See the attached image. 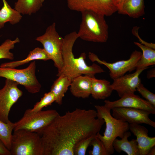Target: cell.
Wrapping results in <instances>:
<instances>
[{"label": "cell", "instance_id": "1", "mask_svg": "<svg viewBox=\"0 0 155 155\" xmlns=\"http://www.w3.org/2000/svg\"><path fill=\"white\" fill-rule=\"evenodd\" d=\"M104 123L93 109L77 108L59 114L39 134L44 155H74L76 144L95 136Z\"/></svg>", "mask_w": 155, "mask_h": 155}, {"label": "cell", "instance_id": "2", "mask_svg": "<svg viewBox=\"0 0 155 155\" xmlns=\"http://www.w3.org/2000/svg\"><path fill=\"white\" fill-rule=\"evenodd\" d=\"M78 38L77 32L75 31L67 34L63 38L62 51L63 65L61 70L57 75V76L63 74L72 80L80 75L92 77L96 74L104 72L100 66L95 63L88 65L85 61V53H81L78 58L75 57L72 51L73 48Z\"/></svg>", "mask_w": 155, "mask_h": 155}, {"label": "cell", "instance_id": "3", "mask_svg": "<svg viewBox=\"0 0 155 155\" xmlns=\"http://www.w3.org/2000/svg\"><path fill=\"white\" fill-rule=\"evenodd\" d=\"M82 21L77 35L85 41L104 43L108 38V26L104 16L90 10L81 12Z\"/></svg>", "mask_w": 155, "mask_h": 155}, {"label": "cell", "instance_id": "4", "mask_svg": "<svg viewBox=\"0 0 155 155\" xmlns=\"http://www.w3.org/2000/svg\"><path fill=\"white\" fill-rule=\"evenodd\" d=\"M97 113V117L103 119L106 124V128L103 135L99 132L96 136L103 142L107 150L110 154H113L115 150L113 143L119 137L121 139L125 132L129 130V124L127 122L117 119L111 115V110L104 106L95 105Z\"/></svg>", "mask_w": 155, "mask_h": 155}, {"label": "cell", "instance_id": "5", "mask_svg": "<svg viewBox=\"0 0 155 155\" xmlns=\"http://www.w3.org/2000/svg\"><path fill=\"white\" fill-rule=\"evenodd\" d=\"M11 155H44L40 135L23 129L13 130Z\"/></svg>", "mask_w": 155, "mask_h": 155}, {"label": "cell", "instance_id": "6", "mask_svg": "<svg viewBox=\"0 0 155 155\" xmlns=\"http://www.w3.org/2000/svg\"><path fill=\"white\" fill-rule=\"evenodd\" d=\"M36 40L42 44L43 49L57 68L58 73L59 72L63 65L62 55L63 38L56 31L55 23L53 22L48 27L44 34L37 37Z\"/></svg>", "mask_w": 155, "mask_h": 155}, {"label": "cell", "instance_id": "7", "mask_svg": "<svg viewBox=\"0 0 155 155\" xmlns=\"http://www.w3.org/2000/svg\"><path fill=\"white\" fill-rule=\"evenodd\" d=\"M59 114L54 109L42 110L36 112H31L29 109H27L22 117L14 123L13 130L23 129L39 134Z\"/></svg>", "mask_w": 155, "mask_h": 155}, {"label": "cell", "instance_id": "8", "mask_svg": "<svg viewBox=\"0 0 155 155\" xmlns=\"http://www.w3.org/2000/svg\"><path fill=\"white\" fill-rule=\"evenodd\" d=\"M36 63L31 62L22 69L0 67V77L12 80L24 86L29 93L35 94L40 90L41 86L36 77Z\"/></svg>", "mask_w": 155, "mask_h": 155}, {"label": "cell", "instance_id": "9", "mask_svg": "<svg viewBox=\"0 0 155 155\" xmlns=\"http://www.w3.org/2000/svg\"><path fill=\"white\" fill-rule=\"evenodd\" d=\"M142 53L135 50L131 54L129 59L127 60L109 63L100 60L95 54L89 53L88 57L92 62L96 61L106 66L110 71L109 75L113 79L121 77L127 72H131L135 69V65L141 58Z\"/></svg>", "mask_w": 155, "mask_h": 155}, {"label": "cell", "instance_id": "10", "mask_svg": "<svg viewBox=\"0 0 155 155\" xmlns=\"http://www.w3.org/2000/svg\"><path fill=\"white\" fill-rule=\"evenodd\" d=\"M66 0L70 9L81 12L90 10L104 16H109L118 11L113 0Z\"/></svg>", "mask_w": 155, "mask_h": 155}, {"label": "cell", "instance_id": "11", "mask_svg": "<svg viewBox=\"0 0 155 155\" xmlns=\"http://www.w3.org/2000/svg\"><path fill=\"white\" fill-rule=\"evenodd\" d=\"M15 82L6 79L5 85L0 89V120L7 123L12 106L22 95L23 92Z\"/></svg>", "mask_w": 155, "mask_h": 155}, {"label": "cell", "instance_id": "12", "mask_svg": "<svg viewBox=\"0 0 155 155\" xmlns=\"http://www.w3.org/2000/svg\"><path fill=\"white\" fill-rule=\"evenodd\" d=\"M112 116L129 124H145L155 127V122L149 118V112L141 109L125 107L114 108Z\"/></svg>", "mask_w": 155, "mask_h": 155}, {"label": "cell", "instance_id": "13", "mask_svg": "<svg viewBox=\"0 0 155 155\" xmlns=\"http://www.w3.org/2000/svg\"><path fill=\"white\" fill-rule=\"evenodd\" d=\"M146 69L136 70L134 73L124 75L113 80L111 86L113 90H115L121 98L126 95L134 94L141 83L139 76Z\"/></svg>", "mask_w": 155, "mask_h": 155}, {"label": "cell", "instance_id": "14", "mask_svg": "<svg viewBox=\"0 0 155 155\" xmlns=\"http://www.w3.org/2000/svg\"><path fill=\"white\" fill-rule=\"evenodd\" d=\"M104 102V106L111 110L116 107H129L147 111L151 114L155 113V107L146 100L134 94L125 95L114 101L106 100Z\"/></svg>", "mask_w": 155, "mask_h": 155}, {"label": "cell", "instance_id": "15", "mask_svg": "<svg viewBox=\"0 0 155 155\" xmlns=\"http://www.w3.org/2000/svg\"><path fill=\"white\" fill-rule=\"evenodd\" d=\"M129 130L136 137L140 155H147L155 146V137L149 136L147 129L140 124H129Z\"/></svg>", "mask_w": 155, "mask_h": 155}, {"label": "cell", "instance_id": "16", "mask_svg": "<svg viewBox=\"0 0 155 155\" xmlns=\"http://www.w3.org/2000/svg\"><path fill=\"white\" fill-rule=\"evenodd\" d=\"M91 77L81 75L74 78L70 86V91L72 95L78 98L89 97L91 93Z\"/></svg>", "mask_w": 155, "mask_h": 155}, {"label": "cell", "instance_id": "17", "mask_svg": "<svg viewBox=\"0 0 155 155\" xmlns=\"http://www.w3.org/2000/svg\"><path fill=\"white\" fill-rule=\"evenodd\" d=\"M131 135V133L127 131L125 132L121 139L116 138L113 143L114 150L119 153L124 152L128 155H140L136 140L132 139L130 141L128 140V138Z\"/></svg>", "mask_w": 155, "mask_h": 155}, {"label": "cell", "instance_id": "18", "mask_svg": "<svg viewBox=\"0 0 155 155\" xmlns=\"http://www.w3.org/2000/svg\"><path fill=\"white\" fill-rule=\"evenodd\" d=\"M91 95L95 99H104L110 96L113 90L110 82L105 79L91 77Z\"/></svg>", "mask_w": 155, "mask_h": 155}, {"label": "cell", "instance_id": "19", "mask_svg": "<svg viewBox=\"0 0 155 155\" xmlns=\"http://www.w3.org/2000/svg\"><path fill=\"white\" fill-rule=\"evenodd\" d=\"M49 60H50V58L44 49L37 47L30 51L26 58L22 60L2 63L0 67L14 68L35 60L47 61Z\"/></svg>", "mask_w": 155, "mask_h": 155}, {"label": "cell", "instance_id": "20", "mask_svg": "<svg viewBox=\"0 0 155 155\" xmlns=\"http://www.w3.org/2000/svg\"><path fill=\"white\" fill-rule=\"evenodd\" d=\"M52 85L50 91L54 95L55 102L59 105L62 103L63 98L70 86L72 80L64 74L59 75Z\"/></svg>", "mask_w": 155, "mask_h": 155}, {"label": "cell", "instance_id": "21", "mask_svg": "<svg viewBox=\"0 0 155 155\" xmlns=\"http://www.w3.org/2000/svg\"><path fill=\"white\" fill-rule=\"evenodd\" d=\"M144 0H125L121 9L118 12L135 18L144 14Z\"/></svg>", "mask_w": 155, "mask_h": 155}, {"label": "cell", "instance_id": "22", "mask_svg": "<svg viewBox=\"0 0 155 155\" xmlns=\"http://www.w3.org/2000/svg\"><path fill=\"white\" fill-rule=\"evenodd\" d=\"M3 5L0 10V29L5 24L9 22L11 25L18 23L21 20V14L14 8L12 9L6 0H2Z\"/></svg>", "mask_w": 155, "mask_h": 155}, {"label": "cell", "instance_id": "23", "mask_svg": "<svg viewBox=\"0 0 155 155\" xmlns=\"http://www.w3.org/2000/svg\"><path fill=\"white\" fill-rule=\"evenodd\" d=\"M44 1V0H17L14 9L21 14L30 15L40 9Z\"/></svg>", "mask_w": 155, "mask_h": 155}, {"label": "cell", "instance_id": "24", "mask_svg": "<svg viewBox=\"0 0 155 155\" xmlns=\"http://www.w3.org/2000/svg\"><path fill=\"white\" fill-rule=\"evenodd\" d=\"M135 44L142 51V56L135 65L136 70L147 69L148 67L155 64V50L140 43L134 42Z\"/></svg>", "mask_w": 155, "mask_h": 155}, {"label": "cell", "instance_id": "25", "mask_svg": "<svg viewBox=\"0 0 155 155\" xmlns=\"http://www.w3.org/2000/svg\"><path fill=\"white\" fill-rule=\"evenodd\" d=\"M14 123L9 120L7 123L0 120V140L9 151L11 148L12 131Z\"/></svg>", "mask_w": 155, "mask_h": 155}, {"label": "cell", "instance_id": "26", "mask_svg": "<svg viewBox=\"0 0 155 155\" xmlns=\"http://www.w3.org/2000/svg\"><path fill=\"white\" fill-rule=\"evenodd\" d=\"M20 42V40L18 37L13 40L10 39L5 40L0 45V59H13V54L10 50L14 48L16 44Z\"/></svg>", "mask_w": 155, "mask_h": 155}, {"label": "cell", "instance_id": "27", "mask_svg": "<svg viewBox=\"0 0 155 155\" xmlns=\"http://www.w3.org/2000/svg\"><path fill=\"white\" fill-rule=\"evenodd\" d=\"M55 101L54 95L50 91L45 93L40 101L37 102L32 108L29 109L31 112L40 111L44 107L51 105Z\"/></svg>", "mask_w": 155, "mask_h": 155}, {"label": "cell", "instance_id": "28", "mask_svg": "<svg viewBox=\"0 0 155 155\" xmlns=\"http://www.w3.org/2000/svg\"><path fill=\"white\" fill-rule=\"evenodd\" d=\"M92 150L89 151L90 155H110L103 142L96 135L92 140L90 145Z\"/></svg>", "mask_w": 155, "mask_h": 155}, {"label": "cell", "instance_id": "29", "mask_svg": "<svg viewBox=\"0 0 155 155\" xmlns=\"http://www.w3.org/2000/svg\"><path fill=\"white\" fill-rule=\"evenodd\" d=\"M95 136L83 139L76 144L73 149L74 155H85L88 148Z\"/></svg>", "mask_w": 155, "mask_h": 155}, {"label": "cell", "instance_id": "30", "mask_svg": "<svg viewBox=\"0 0 155 155\" xmlns=\"http://www.w3.org/2000/svg\"><path fill=\"white\" fill-rule=\"evenodd\" d=\"M136 90L142 96L154 106L155 107V94L145 87L141 83L137 86Z\"/></svg>", "mask_w": 155, "mask_h": 155}, {"label": "cell", "instance_id": "31", "mask_svg": "<svg viewBox=\"0 0 155 155\" xmlns=\"http://www.w3.org/2000/svg\"><path fill=\"white\" fill-rule=\"evenodd\" d=\"M140 27L137 26H134L131 30L132 34L136 36L139 39L141 44L148 47L155 49V44L152 43H148L142 40L139 36L138 31Z\"/></svg>", "mask_w": 155, "mask_h": 155}, {"label": "cell", "instance_id": "32", "mask_svg": "<svg viewBox=\"0 0 155 155\" xmlns=\"http://www.w3.org/2000/svg\"><path fill=\"white\" fill-rule=\"evenodd\" d=\"M0 155H11L10 151L6 148L0 140Z\"/></svg>", "mask_w": 155, "mask_h": 155}, {"label": "cell", "instance_id": "33", "mask_svg": "<svg viewBox=\"0 0 155 155\" xmlns=\"http://www.w3.org/2000/svg\"><path fill=\"white\" fill-rule=\"evenodd\" d=\"M124 1L125 0H113L114 5L118 9V11L121 9Z\"/></svg>", "mask_w": 155, "mask_h": 155}, {"label": "cell", "instance_id": "34", "mask_svg": "<svg viewBox=\"0 0 155 155\" xmlns=\"http://www.w3.org/2000/svg\"><path fill=\"white\" fill-rule=\"evenodd\" d=\"M155 76V69H153L150 70L147 74V78L149 79L154 78Z\"/></svg>", "mask_w": 155, "mask_h": 155}, {"label": "cell", "instance_id": "35", "mask_svg": "<svg viewBox=\"0 0 155 155\" xmlns=\"http://www.w3.org/2000/svg\"><path fill=\"white\" fill-rule=\"evenodd\" d=\"M155 155V146L152 147L150 150L147 155Z\"/></svg>", "mask_w": 155, "mask_h": 155}, {"label": "cell", "instance_id": "36", "mask_svg": "<svg viewBox=\"0 0 155 155\" xmlns=\"http://www.w3.org/2000/svg\"><path fill=\"white\" fill-rule=\"evenodd\" d=\"M1 36H0V37Z\"/></svg>", "mask_w": 155, "mask_h": 155}]
</instances>
